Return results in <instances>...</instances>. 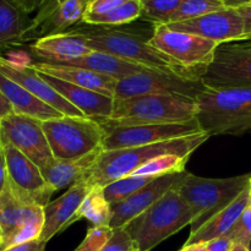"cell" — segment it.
<instances>
[{"instance_id":"cell-1","label":"cell","mask_w":251,"mask_h":251,"mask_svg":"<svg viewBox=\"0 0 251 251\" xmlns=\"http://www.w3.org/2000/svg\"><path fill=\"white\" fill-rule=\"evenodd\" d=\"M71 29L83 36L86 43L92 50L110 54L151 70H171L190 74L150 44V39L154 32V25L150 22L141 25L131 22L123 26L80 24Z\"/></svg>"},{"instance_id":"cell-2","label":"cell","mask_w":251,"mask_h":251,"mask_svg":"<svg viewBox=\"0 0 251 251\" xmlns=\"http://www.w3.org/2000/svg\"><path fill=\"white\" fill-rule=\"evenodd\" d=\"M195 102V119L210 137L251 132V87L206 86Z\"/></svg>"},{"instance_id":"cell-3","label":"cell","mask_w":251,"mask_h":251,"mask_svg":"<svg viewBox=\"0 0 251 251\" xmlns=\"http://www.w3.org/2000/svg\"><path fill=\"white\" fill-rule=\"evenodd\" d=\"M208 139L210 136L207 134L201 132L158 144L102 151L87 181L91 186L104 188L118 179L131 176L140 167L159 156L180 154L190 157Z\"/></svg>"},{"instance_id":"cell-4","label":"cell","mask_w":251,"mask_h":251,"mask_svg":"<svg viewBox=\"0 0 251 251\" xmlns=\"http://www.w3.org/2000/svg\"><path fill=\"white\" fill-rule=\"evenodd\" d=\"M176 188L178 185L124 227L139 251H151L193 222V211Z\"/></svg>"},{"instance_id":"cell-5","label":"cell","mask_w":251,"mask_h":251,"mask_svg":"<svg viewBox=\"0 0 251 251\" xmlns=\"http://www.w3.org/2000/svg\"><path fill=\"white\" fill-rule=\"evenodd\" d=\"M196 102L176 96L147 95L114 98L110 118L100 120L105 126H131L141 124H169L194 119Z\"/></svg>"},{"instance_id":"cell-6","label":"cell","mask_w":251,"mask_h":251,"mask_svg":"<svg viewBox=\"0 0 251 251\" xmlns=\"http://www.w3.org/2000/svg\"><path fill=\"white\" fill-rule=\"evenodd\" d=\"M251 173L225 179H208L189 173L178 185L180 198L194 213L190 234L225 210L250 186Z\"/></svg>"},{"instance_id":"cell-7","label":"cell","mask_w":251,"mask_h":251,"mask_svg":"<svg viewBox=\"0 0 251 251\" xmlns=\"http://www.w3.org/2000/svg\"><path fill=\"white\" fill-rule=\"evenodd\" d=\"M55 159H77L102 149L105 130L87 117H63L42 122Z\"/></svg>"},{"instance_id":"cell-8","label":"cell","mask_w":251,"mask_h":251,"mask_svg":"<svg viewBox=\"0 0 251 251\" xmlns=\"http://www.w3.org/2000/svg\"><path fill=\"white\" fill-rule=\"evenodd\" d=\"M206 88L199 76L171 70H145L118 81L114 98L159 95L196 100Z\"/></svg>"},{"instance_id":"cell-9","label":"cell","mask_w":251,"mask_h":251,"mask_svg":"<svg viewBox=\"0 0 251 251\" xmlns=\"http://www.w3.org/2000/svg\"><path fill=\"white\" fill-rule=\"evenodd\" d=\"M150 44L176 61L183 70L199 77L211 65L220 46L195 34L174 31L167 25H154Z\"/></svg>"},{"instance_id":"cell-10","label":"cell","mask_w":251,"mask_h":251,"mask_svg":"<svg viewBox=\"0 0 251 251\" xmlns=\"http://www.w3.org/2000/svg\"><path fill=\"white\" fill-rule=\"evenodd\" d=\"M102 126L105 130V137L102 145L103 151L158 144V142L181 139L202 132L195 118L189 122L169 123V124H141L131 125V126L102 125Z\"/></svg>"},{"instance_id":"cell-11","label":"cell","mask_w":251,"mask_h":251,"mask_svg":"<svg viewBox=\"0 0 251 251\" xmlns=\"http://www.w3.org/2000/svg\"><path fill=\"white\" fill-rule=\"evenodd\" d=\"M200 78L210 87H251V41L220 44L213 61Z\"/></svg>"},{"instance_id":"cell-12","label":"cell","mask_w":251,"mask_h":251,"mask_svg":"<svg viewBox=\"0 0 251 251\" xmlns=\"http://www.w3.org/2000/svg\"><path fill=\"white\" fill-rule=\"evenodd\" d=\"M0 141L12 145L39 169L54 159L42 122L34 118L14 113L0 119Z\"/></svg>"},{"instance_id":"cell-13","label":"cell","mask_w":251,"mask_h":251,"mask_svg":"<svg viewBox=\"0 0 251 251\" xmlns=\"http://www.w3.org/2000/svg\"><path fill=\"white\" fill-rule=\"evenodd\" d=\"M7 169V184L11 190L27 202L44 207L55 191L48 185L42 172L33 162L10 144H2Z\"/></svg>"},{"instance_id":"cell-14","label":"cell","mask_w":251,"mask_h":251,"mask_svg":"<svg viewBox=\"0 0 251 251\" xmlns=\"http://www.w3.org/2000/svg\"><path fill=\"white\" fill-rule=\"evenodd\" d=\"M88 1L90 0H44L25 33L24 44L66 32L82 24Z\"/></svg>"},{"instance_id":"cell-15","label":"cell","mask_w":251,"mask_h":251,"mask_svg":"<svg viewBox=\"0 0 251 251\" xmlns=\"http://www.w3.org/2000/svg\"><path fill=\"white\" fill-rule=\"evenodd\" d=\"M167 26L174 31L195 34L218 44L242 41L245 33L244 22L238 10L228 7L188 21L167 24Z\"/></svg>"},{"instance_id":"cell-16","label":"cell","mask_w":251,"mask_h":251,"mask_svg":"<svg viewBox=\"0 0 251 251\" xmlns=\"http://www.w3.org/2000/svg\"><path fill=\"white\" fill-rule=\"evenodd\" d=\"M188 174L189 172L184 171L181 173H173L158 176L125 200L114 203V205H110L112 217H110L109 227L112 229L124 228L130 221H132L135 217L141 215L144 211H146L147 208L151 207L156 201H158L162 196L166 195L171 189L179 185L188 176Z\"/></svg>"},{"instance_id":"cell-17","label":"cell","mask_w":251,"mask_h":251,"mask_svg":"<svg viewBox=\"0 0 251 251\" xmlns=\"http://www.w3.org/2000/svg\"><path fill=\"white\" fill-rule=\"evenodd\" d=\"M0 73L21 85L34 97L53 107L65 117H86L77 108L70 104L60 93L56 92L31 63L16 64L0 55Z\"/></svg>"},{"instance_id":"cell-18","label":"cell","mask_w":251,"mask_h":251,"mask_svg":"<svg viewBox=\"0 0 251 251\" xmlns=\"http://www.w3.org/2000/svg\"><path fill=\"white\" fill-rule=\"evenodd\" d=\"M92 186L87 180H82L68 189L64 195L44 206V226L39 237L47 244L53 237L64 232L74 223L76 213Z\"/></svg>"},{"instance_id":"cell-19","label":"cell","mask_w":251,"mask_h":251,"mask_svg":"<svg viewBox=\"0 0 251 251\" xmlns=\"http://www.w3.org/2000/svg\"><path fill=\"white\" fill-rule=\"evenodd\" d=\"M33 61L60 63L73 60L91 53L86 39L74 29L43 37L28 46Z\"/></svg>"},{"instance_id":"cell-20","label":"cell","mask_w":251,"mask_h":251,"mask_svg":"<svg viewBox=\"0 0 251 251\" xmlns=\"http://www.w3.org/2000/svg\"><path fill=\"white\" fill-rule=\"evenodd\" d=\"M39 74L56 92L60 93L70 104L77 108L87 118L100 122V120L108 119L112 115L114 98L93 92V91L80 87V86L73 85V83L66 82L60 78L54 77V76L47 75V74Z\"/></svg>"},{"instance_id":"cell-21","label":"cell","mask_w":251,"mask_h":251,"mask_svg":"<svg viewBox=\"0 0 251 251\" xmlns=\"http://www.w3.org/2000/svg\"><path fill=\"white\" fill-rule=\"evenodd\" d=\"M103 149H98L77 159H55L41 169L42 176L54 191L71 188L88 180Z\"/></svg>"},{"instance_id":"cell-22","label":"cell","mask_w":251,"mask_h":251,"mask_svg":"<svg viewBox=\"0 0 251 251\" xmlns=\"http://www.w3.org/2000/svg\"><path fill=\"white\" fill-rule=\"evenodd\" d=\"M44 207L20 199L9 184L0 195V228L2 240L11 237L24 226L34 222H44ZM2 243V242H1Z\"/></svg>"},{"instance_id":"cell-23","label":"cell","mask_w":251,"mask_h":251,"mask_svg":"<svg viewBox=\"0 0 251 251\" xmlns=\"http://www.w3.org/2000/svg\"><path fill=\"white\" fill-rule=\"evenodd\" d=\"M31 64L39 73L54 76V77L66 81V82L87 88V90L108 96V97H115V88H117L118 80L112 76L103 75V74L86 70V69L54 65V64L41 63V61H31Z\"/></svg>"},{"instance_id":"cell-24","label":"cell","mask_w":251,"mask_h":251,"mask_svg":"<svg viewBox=\"0 0 251 251\" xmlns=\"http://www.w3.org/2000/svg\"><path fill=\"white\" fill-rule=\"evenodd\" d=\"M0 91L14 108L15 114L27 115L41 122L63 117L61 113L42 102L17 82L0 73Z\"/></svg>"},{"instance_id":"cell-25","label":"cell","mask_w":251,"mask_h":251,"mask_svg":"<svg viewBox=\"0 0 251 251\" xmlns=\"http://www.w3.org/2000/svg\"><path fill=\"white\" fill-rule=\"evenodd\" d=\"M250 203L251 194L249 186L228 207H226L225 210H222L217 215L213 216L200 229H198L195 233L189 235L188 240L185 242V245L198 244V243H208L210 240L226 235Z\"/></svg>"},{"instance_id":"cell-26","label":"cell","mask_w":251,"mask_h":251,"mask_svg":"<svg viewBox=\"0 0 251 251\" xmlns=\"http://www.w3.org/2000/svg\"><path fill=\"white\" fill-rule=\"evenodd\" d=\"M48 64L86 69V70L95 71V73L103 74V75L112 76V77L117 78L118 81L126 77V76L132 75V74L149 70L147 68L139 65V64L123 60V59L117 58V56L110 55V54L96 50H92L91 53L80 56V58L73 59V60ZM150 70H151V69H150Z\"/></svg>"},{"instance_id":"cell-27","label":"cell","mask_w":251,"mask_h":251,"mask_svg":"<svg viewBox=\"0 0 251 251\" xmlns=\"http://www.w3.org/2000/svg\"><path fill=\"white\" fill-rule=\"evenodd\" d=\"M32 19L11 0H0V55L24 44Z\"/></svg>"},{"instance_id":"cell-28","label":"cell","mask_w":251,"mask_h":251,"mask_svg":"<svg viewBox=\"0 0 251 251\" xmlns=\"http://www.w3.org/2000/svg\"><path fill=\"white\" fill-rule=\"evenodd\" d=\"M112 211H110V203L105 200L104 193L102 186H92L90 193L81 203L74 223L86 218L93 225V227H100V226H108L109 227Z\"/></svg>"},{"instance_id":"cell-29","label":"cell","mask_w":251,"mask_h":251,"mask_svg":"<svg viewBox=\"0 0 251 251\" xmlns=\"http://www.w3.org/2000/svg\"><path fill=\"white\" fill-rule=\"evenodd\" d=\"M188 156L164 154V156H159L147 162L145 166L136 169L131 176L158 178V176H167V174L181 173L185 171V164L188 163Z\"/></svg>"},{"instance_id":"cell-30","label":"cell","mask_w":251,"mask_h":251,"mask_svg":"<svg viewBox=\"0 0 251 251\" xmlns=\"http://www.w3.org/2000/svg\"><path fill=\"white\" fill-rule=\"evenodd\" d=\"M156 178H151V176H129L120 178L118 180L113 181V183L108 184L107 186L103 188V193H104L105 200L110 203L120 202V201L125 200L132 194L139 191L140 189L144 188L145 185L152 181Z\"/></svg>"},{"instance_id":"cell-31","label":"cell","mask_w":251,"mask_h":251,"mask_svg":"<svg viewBox=\"0 0 251 251\" xmlns=\"http://www.w3.org/2000/svg\"><path fill=\"white\" fill-rule=\"evenodd\" d=\"M142 4L141 0H127L126 2L112 10L103 16L97 17L91 24L95 26H123L131 24L141 19Z\"/></svg>"},{"instance_id":"cell-32","label":"cell","mask_w":251,"mask_h":251,"mask_svg":"<svg viewBox=\"0 0 251 251\" xmlns=\"http://www.w3.org/2000/svg\"><path fill=\"white\" fill-rule=\"evenodd\" d=\"M183 0H141L142 21L152 25H167Z\"/></svg>"},{"instance_id":"cell-33","label":"cell","mask_w":251,"mask_h":251,"mask_svg":"<svg viewBox=\"0 0 251 251\" xmlns=\"http://www.w3.org/2000/svg\"><path fill=\"white\" fill-rule=\"evenodd\" d=\"M225 5L220 0H183L180 6L169 19L168 24L181 22L196 19L210 12L225 9Z\"/></svg>"},{"instance_id":"cell-34","label":"cell","mask_w":251,"mask_h":251,"mask_svg":"<svg viewBox=\"0 0 251 251\" xmlns=\"http://www.w3.org/2000/svg\"><path fill=\"white\" fill-rule=\"evenodd\" d=\"M228 238L234 244L244 245L250 248L251 245V203L240 215L237 222L234 223L229 232L227 233Z\"/></svg>"},{"instance_id":"cell-35","label":"cell","mask_w":251,"mask_h":251,"mask_svg":"<svg viewBox=\"0 0 251 251\" xmlns=\"http://www.w3.org/2000/svg\"><path fill=\"white\" fill-rule=\"evenodd\" d=\"M112 232L113 229L108 226L92 227L91 229H88L85 239L75 251H100V248L109 239Z\"/></svg>"},{"instance_id":"cell-36","label":"cell","mask_w":251,"mask_h":251,"mask_svg":"<svg viewBox=\"0 0 251 251\" xmlns=\"http://www.w3.org/2000/svg\"><path fill=\"white\" fill-rule=\"evenodd\" d=\"M126 1L127 0H90L83 15L82 24H91L95 19L108 14Z\"/></svg>"},{"instance_id":"cell-37","label":"cell","mask_w":251,"mask_h":251,"mask_svg":"<svg viewBox=\"0 0 251 251\" xmlns=\"http://www.w3.org/2000/svg\"><path fill=\"white\" fill-rule=\"evenodd\" d=\"M136 245L125 228L113 229L112 235L100 251H135Z\"/></svg>"},{"instance_id":"cell-38","label":"cell","mask_w":251,"mask_h":251,"mask_svg":"<svg viewBox=\"0 0 251 251\" xmlns=\"http://www.w3.org/2000/svg\"><path fill=\"white\" fill-rule=\"evenodd\" d=\"M205 244L207 251H230L234 243L227 235H223V237L210 240V242L205 243Z\"/></svg>"},{"instance_id":"cell-39","label":"cell","mask_w":251,"mask_h":251,"mask_svg":"<svg viewBox=\"0 0 251 251\" xmlns=\"http://www.w3.org/2000/svg\"><path fill=\"white\" fill-rule=\"evenodd\" d=\"M11 1L15 5H17L22 11L29 15L32 12L38 11V9L42 6L44 0H11Z\"/></svg>"},{"instance_id":"cell-40","label":"cell","mask_w":251,"mask_h":251,"mask_svg":"<svg viewBox=\"0 0 251 251\" xmlns=\"http://www.w3.org/2000/svg\"><path fill=\"white\" fill-rule=\"evenodd\" d=\"M46 245L47 244H43L41 240H34V242L26 243V244L7 248V249H4L1 251H44Z\"/></svg>"},{"instance_id":"cell-41","label":"cell","mask_w":251,"mask_h":251,"mask_svg":"<svg viewBox=\"0 0 251 251\" xmlns=\"http://www.w3.org/2000/svg\"><path fill=\"white\" fill-rule=\"evenodd\" d=\"M237 10H238V12L240 14V16H242L243 22H244L245 33H244V37H243V39H244L245 37L250 36L251 34V5H247V6L239 7V9H237Z\"/></svg>"},{"instance_id":"cell-42","label":"cell","mask_w":251,"mask_h":251,"mask_svg":"<svg viewBox=\"0 0 251 251\" xmlns=\"http://www.w3.org/2000/svg\"><path fill=\"white\" fill-rule=\"evenodd\" d=\"M7 183V169H6V159H5L2 147H0V195L5 189Z\"/></svg>"},{"instance_id":"cell-43","label":"cell","mask_w":251,"mask_h":251,"mask_svg":"<svg viewBox=\"0 0 251 251\" xmlns=\"http://www.w3.org/2000/svg\"><path fill=\"white\" fill-rule=\"evenodd\" d=\"M11 114H14V108H12V105L10 104L7 98L0 91V119H2L5 117H9Z\"/></svg>"},{"instance_id":"cell-44","label":"cell","mask_w":251,"mask_h":251,"mask_svg":"<svg viewBox=\"0 0 251 251\" xmlns=\"http://www.w3.org/2000/svg\"><path fill=\"white\" fill-rule=\"evenodd\" d=\"M228 9H239V7L251 5V0H220Z\"/></svg>"},{"instance_id":"cell-45","label":"cell","mask_w":251,"mask_h":251,"mask_svg":"<svg viewBox=\"0 0 251 251\" xmlns=\"http://www.w3.org/2000/svg\"><path fill=\"white\" fill-rule=\"evenodd\" d=\"M179 251H207L205 243H198V244L184 245L183 249Z\"/></svg>"},{"instance_id":"cell-46","label":"cell","mask_w":251,"mask_h":251,"mask_svg":"<svg viewBox=\"0 0 251 251\" xmlns=\"http://www.w3.org/2000/svg\"><path fill=\"white\" fill-rule=\"evenodd\" d=\"M230 251H250V248H247L244 247V245H240V244H234Z\"/></svg>"},{"instance_id":"cell-47","label":"cell","mask_w":251,"mask_h":251,"mask_svg":"<svg viewBox=\"0 0 251 251\" xmlns=\"http://www.w3.org/2000/svg\"><path fill=\"white\" fill-rule=\"evenodd\" d=\"M2 242V232H1V228H0V244Z\"/></svg>"},{"instance_id":"cell-48","label":"cell","mask_w":251,"mask_h":251,"mask_svg":"<svg viewBox=\"0 0 251 251\" xmlns=\"http://www.w3.org/2000/svg\"><path fill=\"white\" fill-rule=\"evenodd\" d=\"M243 41H251V34H250V36L245 37V38H244V39H243Z\"/></svg>"},{"instance_id":"cell-49","label":"cell","mask_w":251,"mask_h":251,"mask_svg":"<svg viewBox=\"0 0 251 251\" xmlns=\"http://www.w3.org/2000/svg\"><path fill=\"white\" fill-rule=\"evenodd\" d=\"M250 194H251V181H250Z\"/></svg>"},{"instance_id":"cell-50","label":"cell","mask_w":251,"mask_h":251,"mask_svg":"<svg viewBox=\"0 0 251 251\" xmlns=\"http://www.w3.org/2000/svg\"><path fill=\"white\" fill-rule=\"evenodd\" d=\"M0 147H1V141H0Z\"/></svg>"},{"instance_id":"cell-51","label":"cell","mask_w":251,"mask_h":251,"mask_svg":"<svg viewBox=\"0 0 251 251\" xmlns=\"http://www.w3.org/2000/svg\"><path fill=\"white\" fill-rule=\"evenodd\" d=\"M135 251H139V250H135Z\"/></svg>"}]
</instances>
